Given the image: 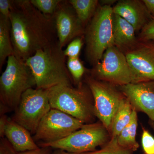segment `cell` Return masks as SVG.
I'll return each instance as SVG.
<instances>
[{"mask_svg": "<svg viewBox=\"0 0 154 154\" xmlns=\"http://www.w3.org/2000/svg\"><path fill=\"white\" fill-rule=\"evenodd\" d=\"M9 19L14 55L20 60L58 40L54 15L42 14L30 0L12 1Z\"/></svg>", "mask_w": 154, "mask_h": 154, "instance_id": "obj_1", "label": "cell"}, {"mask_svg": "<svg viewBox=\"0 0 154 154\" xmlns=\"http://www.w3.org/2000/svg\"><path fill=\"white\" fill-rule=\"evenodd\" d=\"M25 63L33 73L37 89L48 90L59 85L72 86L66 56L58 40L37 51Z\"/></svg>", "mask_w": 154, "mask_h": 154, "instance_id": "obj_2", "label": "cell"}, {"mask_svg": "<svg viewBox=\"0 0 154 154\" xmlns=\"http://www.w3.org/2000/svg\"><path fill=\"white\" fill-rule=\"evenodd\" d=\"M48 90L51 108L71 116L85 124L95 122L94 97L84 81L75 87L59 85Z\"/></svg>", "mask_w": 154, "mask_h": 154, "instance_id": "obj_3", "label": "cell"}, {"mask_svg": "<svg viewBox=\"0 0 154 154\" xmlns=\"http://www.w3.org/2000/svg\"><path fill=\"white\" fill-rule=\"evenodd\" d=\"M36 85L33 73L25 62L14 54L9 57L6 69L0 77V114L14 111L23 94Z\"/></svg>", "mask_w": 154, "mask_h": 154, "instance_id": "obj_4", "label": "cell"}, {"mask_svg": "<svg viewBox=\"0 0 154 154\" xmlns=\"http://www.w3.org/2000/svg\"><path fill=\"white\" fill-rule=\"evenodd\" d=\"M113 7L99 5L85 29L86 59L91 65L100 60L107 48L113 45Z\"/></svg>", "mask_w": 154, "mask_h": 154, "instance_id": "obj_5", "label": "cell"}, {"mask_svg": "<svg viewBox=\"0 0 154 154\" xmlns=\"http://www.w3.org/2000/svg\"><path fill=\"white\" fill-rule=\"evenodd\" d=\"M111 138L109 131L101 122L85 124L81 129L57 141L41 144L39 147H50L72 153L82 154L95 151L102 147Z\"/></svg>", "mask_w": 154, "mask_h": 154, "instance_id": "obj_6", "label": "cell"}, {"mask_svg": "<svg viewBox=\"0 0 154 154\" xmlns=\"http://www.w3.org/2000/svg\"><path fill=\"white\" fill-rule=\"evenodd\" d=\"M51 109L48 89L30 88L22 95L11 119L34 135L42 119Z\"/></svg>", "mask_w": 154, "mask_h": 154, "instance_id": "obj_7", "label": "cell"}, {"mask_svg": "<svg viewBox=\"0 0 154 154\" xmlns=\"http://www.w3.org/2000/svg\"><path fill=\"white\" fill-rule=\"evenodd\" d=\"M84 82L90 88L94 97L96 118L110 132L113 117L125 96L118 87L96 80L90 74L85 75Z\"/></svg>", "mask_w": 154, "mask_h": 154, "instance_id": "obj_8", "label": "cell"}, {"mask_svg": "<svg viewBox=\"0 0 154 154\" xmlns=\"http://www.w3.org/2000/svg\"><path fill=\"white\" fill-rule=\"evenodd\" d=\"M90 75L117 87L131 83L130 70L125 54L114 45L106 50L90 71Z\"/></svg>", "mask_w": 154, "mask_h": 154, "instance_id": "obj_9", "label": "cell"}, {"mask_svg": "<svg viewBox=\"0 0 154 154\" xmlns=\"http://www.w3.org/2000/svg\"><path fill=\"white\" fill-rule=\"evenodd\" d=\"M82 122L57 109L51 108L42 119L34 134L38 145L55 142L81 129Z\"/></svg>", "mask_w": 154, "mask_h": 154, "instance_id": "obj_10", "label": "cell"}, {"mask_svg": "<svg viewBox=\"0 0 154 154\" xmlns=\"http://www.w3.org/2000/svg\"><path fill=\"white\" fill-rule=\"evenodd\" d=\"M124 54L130 70L131 83L154 81V41L138 40Z\"/></svg>", "mask_w": 154, "mask_h": 154, "instance_id": "obj_11", "label": "cell"}, {"mask_svg": "<svg viewBox=\"0 0 154 154\" xmlns=\"http://www.w3.org/2000/svg\"><path fill=\"white\" fill-rule=\"evenodd\" d=\"M54 17L58 41L62 48L77 37L84 36L85 28L68 1H62Z\"/></svg>", "mask_w": 154, "mask_h": 154, "instance_id": "obj_12", "label": "cell"}, {"mask_svg": "<svg viewBox=\"0 0 154 154\" xmlns=\"http://www.w3.org/2000/svg\"><path fill=\"white\" fill-rule=\"evenodd\" d=\"M118 88L133 109L143 112L154 121V81L131 83Z\"/></svg>", "mask_w": 154, "mask_h": 154, "instance_id": "obj_13", "label": "cell"}, {"mask_svg": "<svg viewBox=\"0 0 154 154\" xmlns=\"http://www.w3.org/2000/svg\"><path fill=\"white\" fill-rule=\"evenodd\" d=\"M117 14L132 25L136 32H140L153 19L143 0H120L113 7Z\"/></svg>", "mask_w": 154, "mask_h": 154, "instance_id": "obj_14", "label": "cell"}, {"mask_svg": "<svg viewBox=\"0 0 154 154\" xmlns=\"http://www.w3.org/2000/svg\"><path fill=\"white\" fill-rule=\"evenodd\" d=\"M112 23L113 45L124 53L138 42L136 32L131 24L117 14H113Z\"/></svg>", "mask_w": 154, "mask_h": 154, "instance_id": "obj_15", "label": "cell"}, {"mask_svg": "<svg viewBox=\"0 0 154 154\" xmlns=\"http://www.w3.org/2000/svg\"><path fill=\"white\" fill-rule=\"evenodd\" d=\"M5 137L18 153L33 150L39 147L29 131L12 119H9Z\"/></svg>", "mask_w": 154, "mask_h": 154, "instance_id": "obj_16", "label": "cell"}, {"mask_svg": "<svg viewBox=\"0 0 154 154\" xmlns=\"http://www.w3.org/2000/svg\"><path fill=\"white\" fill-rule=\"evenodd\" d=\"M133 108L126 97L122 100L113 117L110 133L111 137H117L123 128L129 123Z\"/></svg>", "mask_w": 154, "mask_h": 154, "instance_id": "obj_17", "label": "cell"}, {"mask_svg": "<svg viewBox=\"0 0 154 154\" xmlns=\"http://www.w3.org/2000/svg\"><path fill=\"white\" fill-rule=\"evenodd\" d=\"M10 19L0 15V70L9 57L14 54Z\"/></svg>", "mask_w": 154, "mask_h": 154, "instance_id": "obj_18", "label": "cell"}, {"mask_svg": "<svg viewBox=\"0 0 154 154\" xmlns=\"http://www.w3.org/2000/svg\"><path fill=\"white\" fill-rule=\"evenodd\" d=\"M137 120V112L133 109L129 123L123 128L117 137V141L120 146L134 152L137 150L139 147L136 140Z\"/></svg>", "mask_w": 154, "mask_h": 154, "instance_id": "obj_19", "label": "cell"}, {"mask_svg": "<svg viewBox=\"0 0 154 154\" xmlns=\"http://www.w3.org/2000/svg\"><path fill=\"white\" fill-rule=\"evenodd\" d=\"M68 2L74 9L80 21L86 28L99 7V1L98 0H70Z\"/></svg>", "mask_w": 154, "mask_h": 154, "instance_id": "obj_20", "label": "cell"}, {"mask_svg": "<svg viewBox=\"0 0 154 154\" xmlns=\"http://www.w3.org/2000/svg\"><path fill=\"white\" fill-rule=\"evenodd\" d=\"M67 67L73 82L75 86L83 82L82 79L86 74V69L79 57L68 58L66 62Z\"/></svg>", "mask_w": 154, "mask_h": 154, "instance_id": "obj_21", "label": "cell"}, {"mask_svg": "<svg viewBox=\"0 0 154 154\" xmlns=\"http://www.w3.org/2000/svg\"><path fill=\"white\" fill-rule=\"evenodd\" d=\"M133 152L131 150L120 146L117 141V137H111L100 149L82 154H133Z\"/></svg>", "mask_w": 154, "mask_h": 154, "instance_id": "obj_22", "label": "cell"}, {"mask_svg": "<svg viewBox=\"0 0 154 154\" xmlns=\"http://www.w3.org/2000/svg\"><path fill=\"white\" fill-rule=\"evenodd\" d=\"M35 8L42 14L53 16L58 7L62 2L61 0H30Z\"/></svg>", "mask_w": 154, "mask_h": 154, "instance_id": "obj_23", "label": "cell"}, {"mask_svg": "<svg viewBox=\"0 0 154 154\" xmlns=\"http://www.w3.org/2000/svg\"><path fill=\"white\" fill-rule=\"evenodd\" d=\"M84 36L77 37L71 42L66 49L63 51L66 57L68 58L79 57L81 49L83 45Z\"/></svg>", "mask_w": 154, "mask_h": 154, "instance_id": "obj_24", "label": "cell"}, {"mask_svg": "<svg viewBox=\"0 0 154 154\" xmlns=\"http://www.w3.org/2000/svg\"><path fill=\"white\" fill-rule=\"evenodd\" d=\"M141 143L144 154H154V137L147 130L142 128Z\"/></svg>", "mask_w": 154, "mask_h": 154, "instance_id": "obj_25", "label": "cell"}, {"mask_svg": "<svg viewBox=\"0 0 154 154\" xmlns=\"http://www.w3.org/2000/svg\"><path fill=\"white\" fill-rule=\"evenodd\" d=\"M139 41H154V18L145 26L137 36Z\"/></svg>", "mask_w": 154, "mask_h": 154, "instance_id": "obj_26", "label": "cell"}, {"mask_svg": "<svg viewBox=\"0 0 154 154\" xmlns=\"http://www.w3.org/2000/svg\"><path fill=\"white\" fill-rule=\"evenodd\" d=\"M17 151L6 137L0 140V154H18Z\"/></svg>", "mask_w": 154, "mask_h": 154, "instance_id": "obj_27", "label": "cell"}, {"mask_svg": "<svg viewBox=\"0 0 154 154\" xmlns=\"http://www.w3.org/2000/svg\"><path fill=\"white\" fill-rule=\"evenodd\" d=\"M12 2L11 0H0V15L9 19Z\"/></svg>", "mask_w": 154, "mask_h": 154, "instance_id": "obj_28", "label": "cell"}, {"mask_svg": "<svg viewBox=\"0 0 154 154\" xmlns=\"http://www.w3.org/2000/svg\"><path fill=\"white\" fill-rule=\"evenodd\" d=\"M51 149L50 147H39L36 149L19 152L18 154H52Z\"/></svg>", "mask_w": 154, "mask_h": 154, "instance_id": "obj_29", "label": "cell"}, {"mask_svg": "<svg viewBox=\"0 0 154 154\" xmlns=\"http://www.w3.org/2000/svg\"><path fill=\"white\" fill-rule=\"evenodd\" d=\"M9 119L6 114L0 115V137H5V132Z\"/></svg>", "mask_w": 154, "mask_h": 154, "instance_id": "obj_30", "label": "cell"}, {"mask_svg": "<svg viewBox=\"0 0 154 154\" xmlns=\"http://www.w3.org/2000/svg\"><path fill=\"white\" fill-rule=\"evenodd\" d=\"M148 10L154 18V0H143Z\"/></svg>", "mask_w": 154, "mask_h": 154, "instance_id": "obj_31", "label": "cell"}, {"mask_svg": "<svg viewBox=\"0 0 154 154\" xmlns=\"http://www.w3.org/2000/svg\"><path fill=\"white\" fill-rule=\"evenodd\" d=\"M99 2V5H105L111 6L112 5H114L115 3L117 2V1L116 0H102Z\"/></svg>", "mask_w": 154, "mask_h": 154, "instance_id": "obj_32", "label": "cell"}, {"mask_svg": "<svg viewBox=\"0 0 154 154\" xmlns=\"http://www.w3.org/2000/svg\"><path fill=\"white\" fill-rule=\"evenodd\" d=\"M52 154H78L75 153H70L69 152L65 151L61 149H55L54 152H53Z\"/></svg>", "mask_w": 154, "mask_h": 154, "instance_id": "obj_33", "label": "cell"}, {"mask_svg": "<svg viewBox=\"0 0 154 154\" xmlns=\"http://www.w3.org/2000/svg\"><path fill=\"white\" fill-rule=\"evenodd\" d=\"M149 123L152 128H153V129L154 131V121H151V120H150Z\"/></svg>", "mask_w": 154, "mask_h": 154, "instance_id": "obj_34", "label": "cell"}]
</instances>
